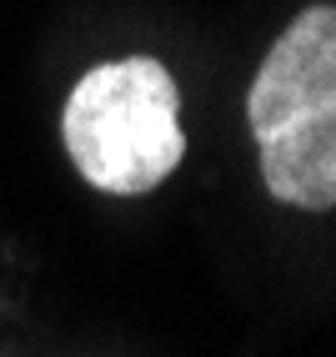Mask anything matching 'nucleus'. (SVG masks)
I'll return each instance as SVG.
<instances>
[{"instance_id": "2", "label": "nucleus", "mask_w": 336, "mask_h": 357, "mask_svg": "<svg viewBox=\"0 0 336 357\" xmlns=\"http://www.w3.org/2000/svg\"><path fill=\"white\" fill-rule=\"evenodd\" d=\"M331 91H336V6H306L276 36L246 91V121L256 141Z\"/></svg>"}, {"instance_id": "1", "label": "nucleus", "mask_w": 336, "mask_h": 357, "mask_svg": "<svg viewBox=\"0 0 336 357\" xmlns=\"http://www.w3.org/2000/svg\"><path fill=\"white\" fill-rule=\"evenodd\" d=\"M61 136L81 181H90L95 192H156L186 156L176 76L156 56L90 66L65 101Z\"/></svg>"}, {"instance_id": "3", "label": "nucleus", "mask_w": 336, "mask_h": 357, "mask_svg": "<svg viewBox=\"0 0 336 357\" xmlns=\"http://www.w3.org/2000/svg\"><path fill=\"white\" fill-rule=\"evenodd\" d=\"M261 181L286 206H336V91L261 136Z\"/></svg>"}]
</instances>
